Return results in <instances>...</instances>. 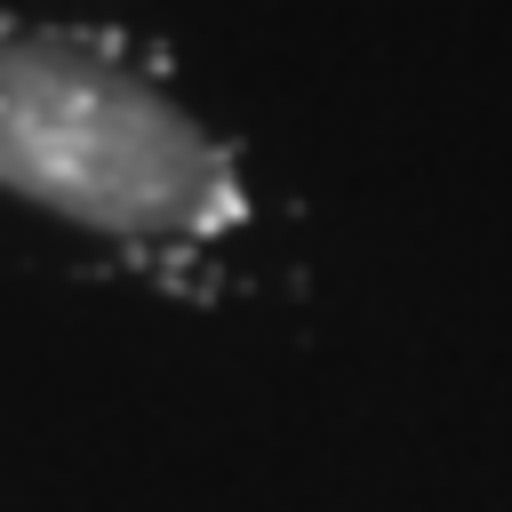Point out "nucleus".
<instances>
[{"mask_svg": "<svg viewBox=\"0 0 512 512\" xmlns=\"http://www.w3.org/2000/svg\"><path fill=\"white\" fill-rule=\"evenodd\" d=\"M0 192L128 248H192L248 208L232 152L72 32H0Z\"/></svg>", "mask_w": 512, "mask_h": 512, "instance_id": "1", "label": "nucleus"}]
</instances>
